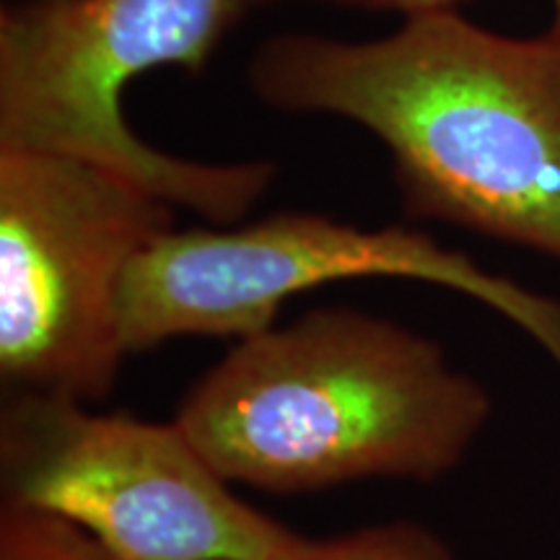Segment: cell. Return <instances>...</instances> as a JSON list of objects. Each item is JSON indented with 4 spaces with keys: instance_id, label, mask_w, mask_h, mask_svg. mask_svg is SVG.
<instances>
[{
    "instance_id": "30bf717a",
    "label": "cell",
    "mask_w": 560,
    "mask_h": 560,
    "mask_svg": "<svg viewBox=\"0 0 560 560\" xmlns=\"http://www.w3.org/2000/svg\"><path fill=\"white\" fill-rule=\"evenodd\" d=\"M550 5H552V21H550L548 34L552 39L560 42V0H550Z\"/></svg>"
},
{
    "instance_id": "3957f363",
    "label": "cell",
    "mask_w": 560,
    "mask_h": 560,
    "mask_svg": "<svg viewBox=\"0 0 560 560\" xmlns=\"http://www.w3.org/2000/svg\"><path fill=\"white\" fill-rule=\"evenodd\" d=\"M242 19L236 0H13L0 11V149L94 161L140 190L234 226L276 177L270 161L172 156L122 115V91L156 68L200 73Z\"/></svg>"
},
{
    "instance_id": "277c9868",
    "label": "cell",
    "mask_w": 560,
    "mask_h": 560,
    "mask_svg": "<svg viewBox=\"0 0 560 560\" xmlns=\"http://www.w3.org/2000/svg\"><path fill=\"white\" fill-rule=\"evenodd\" d=\"M172 206L94 161L0 149L5 395L104 400L125 353L120 289Z\"/></svg>"
},
{
    "instance_id": "52a82bcc",
    "label": "cell",
    "mask_w": 560,
    "mask_h": 560,
    "mask_svg": "<svg viewBox=\"0 0 560 560\" xmlns=\"http://www.w3.org/2000/svg\"><path fill=\"white\" fill-rule=\"evenodd\" d=\"M276 560H457L429 529L392 522L350 535L306 540L296 537Z\"/></svg>"
},
{
    "instance_id": "7a4b0ae2",
    "label": "cell",
    "mask_w": 560,
    "mask_h": 560,
    "mask_svg": "<svg viewBox=\"0 0 560 560\" xmlns=\"http://www.w3.org/2000/svg\"><path fill=\"white\" fill-rule=\"evenodd\" d=\"M488 420L490 395L436 342L350 306L240 340L174 416L223 480L272 493L439 480Z\"/></svg>"
},
{
    "instance_id": "9c48e42d",
    "label": "cell",
    "mask_w": 560,
    "mask_h": 560,
    "mask_svg": "<svg viewBox=\"0 0 560 560\" xmlns=\"http://www.w3.org/2000/svg\"><path fill=\"white\" fill-rule=\"evenodd\" d=\"M268 3H280V0H236V9L244 16L249 9ZM327 3H346V5H361V9H384V11H400L408 16H418V13L431 11H454L465 0H327Z\"/></svg>"
},
{
    "instance_id": "6da1fadb",
    "label": "cell",
    "mask_w": 560,
    "mask_h": 560,
    "mask_svg": "<svg viewBox=\"0 0 560 560\" xmlns=\"http://www.w3.org/2000/svg\"><path fill=\"white\" fill-rule=\"evenodd\" d=\"M249 83L283 112L335 115L387 145L405 210L560 260V42L503 37L457 11L380 39L278 34Z\"/></svg>"
},
{
    "instance_id": "8992f818",
    "label": "cell",
    "mask_w": 560,
    "mask_h": 560,
    "mask_svg": "<svg viewBox=\"0 0 560 560\" xmlns=\"http://www.w3.org/2000/svg\"><path fill=\"white\" fill-rule=\"evenodd\" d=\"M3 506L60 516L117 560H276L291 529L247 506L177 423L5 395Z\"/></svg>"
},
{
    "instance_id": "5b68a950",
    "label": "cell",
    "mask_w": 560,
    "mask_h": 560,
    "mask_svg": "<svg viewBox=\"0 0 560 560\" xmlns=\"http://www.w3.org/2000/svg\"><path fill=\"white\" fill-rule=\"evenodd\" d=\"M350 278H410L465 293L527 332L560 366V304L493 276L462 252L405 226L361 229L317 213L247 226L166 231L125 272V353L174 338H255L296 293Z\"/></svg>"
},
{
    "instance_id": "ba28073f",
    "label": "cell",
    "mask_w": 560,
    "mask_h": 560,
    "mask_svg": "<svg viewBox=\"0 0 560 560\" xmlns=\"http://www.w3.org/2000/svg\"><path fill=\"white\" fill-rule=\"evenodd\" d=\"M0 560H117L94 537L60 516L5 509L0 514Z\"/></svg>"
}]
</instances>
